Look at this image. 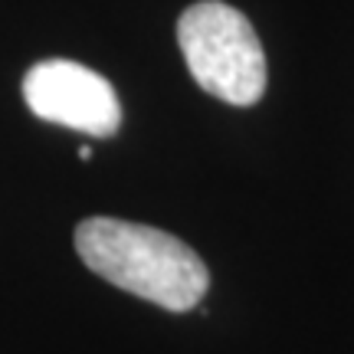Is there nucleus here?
I'll list each match as a JSON object with an SVG mask.
<instances>
[{"label":"nucleus","mask_w":354,"mask_h":354,"mask_svg":"<svg viewBox=\"0 0 354 354\" xmlns=\"http://www.w3.org/2000/svg\"><path fill=\"white\" fill-rule=\"evenodd\" d=\"M79 259L118 289L167 312H190L210 289L203 259L165 230L115 216H88L76 227Z\"/></svg>","instance_id":"f257e3e1"},{"label":"nucleus","mask_w":354,"mask_h":354,"mask_svg":"<svg viewBox=\"0 0 354 354\" xmlns=\"http://www.w3.org/2000/svg\"><path fill=\"white\" fill-rule=\"evenodd\" d=\"M177 43L194 82L214 99L246 109L266 92V53L250 20L220 0H201L180 13Z\"/></svg>","instance_id":"f03ea898"},{"label":"nucleus","mask_w":354,"mask_h":354,"mask_svg":"<svg viewBox=\"0 0 354 354\" xmlns=\"http://www.w3.org/2000/svg\"><path fill=\"white\" fill-rule=\"evenodd\" d=\"M30 112L92 138H109L122 125V102L112 82L73 59H43L24 76Z\"/></svg>","instance_id":"7ed1b4c3"},{"label":"nucleus","mask_w":354,"mask_h":354,"mask_svg":"<svg viewBox=\"0 0 354 354\" xmlns=\"http://www.w3.org/2000/svg\"><path fill=\"white\" fill-rule=\"evenodd\" d=\"M79 158H82V161H88V158H92V148H88V145H86V148H79Z\"/></svg>","instance_id":"20e7f679"}]
</instances>
